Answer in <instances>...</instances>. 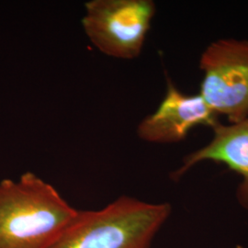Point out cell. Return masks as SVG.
<instances>
[{"mask_svg": "<svg viewBox=\"0 0 248 248\" xmlns=\"http://www.w3.org/2000/svg\"><path fill=\"white\" fill-rule=\"evenodd\" d=\"M167 89L159 106L138 124L137 136L144 142L160 144L185 140L198 126L213 129L220 122L218 116L198 94H186L167 76Z\"/></svg>", "mask_w": 248, "mask_h": 248, "instance_id": "cell-5", "label": "cell"}, {"mask_svg": "<svg viewBox=\"0 0 248 248\" xmlns=\"http://www.w3.org/2000/svg\"><path fill=\"white\" fill-rule=\"evenodd\" d=\"M54 186L26 172L0 181V248H48L77 217Z\"/></svg>", "mask_w": 248, "mask_h": 248, "instance_id": "cell-1", "label": "cell"}, {"mask_svg": "<svg viewBox=\"0 0 248 248\" xmlns=\"http://www.w3.org/2000/svg\"><path fill=\"white\" fill-rule=\"evenodd\" d=\"M203 162L221 164L239 176L235 197L240 206L248 212V116L235 124L219 123L214 126L211 141L184 156L170 177L178 181Z\"/></svg>", "mask_w": 248, "mask_h": 248, "instance_id": "cell-6", "label": "cell"}, {"mask_svg": "<svg viewBox=\"0 0 248 248\" xmlns=\"http://www.w3.org/2000/svg\"><path fill=\"white\" fill-rule=\"evenodd\" d=\"M82 26L90 42L108 56L131 60L142 53L156 7L152 0H91Z\"/></svg>", "mask_w": 248, "mask_h": 248, "instance_id": "cell-4", "label": "cell"}, {"mask_svg": "<svg viewBox=\"0 0 248 248\" xmlns=\"http://www.w3.org/2000/svg\"><path fill=\"white\" fill-rule=\"evenodd\" d=\"M171 213L168 202L121 196L101 210H79L48 248H151Z\"/></svg>", "mask_w": 248, "mask_h": 248, "instance_id": "cell-2", "label": "cell"}, {"mask_svg": "<svg viewBox=\"0 0 248 248\" xmlns=\"http://www.w3.org/2000/svg\"><path fill=\"white\" fill-rule=\"evenodd\" d=\"M202 79L199 94L218 116L235 124L248 116V40L212 42L199 61Z\"/></svg>", "mask_w": 248, "mask_h": 248, "instance_id": "cell-3", "label": "cell"}, {"mask_svg": "<svg viewBox=\"0 0 248 248\" xmlns=\"http://www.w3.org/2000/svg\"><path fill=\"white\" fill-rule=\"evenodd\" d=\"M235 248H244V247H243V246H240V245H238V246H236V247H235Z\"/></svg>", "mask_w": 248, "mask_h": 248, "instance_id": "cell-7", "label": "cell"}]
</instances>
